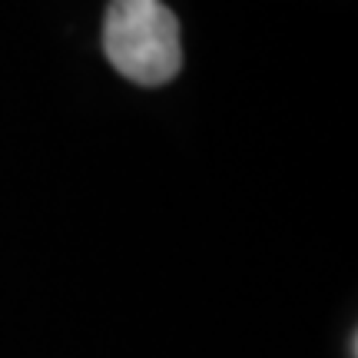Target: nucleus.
<instances>
[{"label":"nucleus","mask_w":358,"mask_h":358,"mask_svg":"<svg viewBox=\"0 0 358 358\" xmlns=\"http://www.w3.org/2000/svg\"><path fill=\"white\" fill-rule=\"evenodd\" d=\"M103 53L116 73L140 87H163L182 66L179 20L163 0H110Z\"/></svg>","instance_id":"obj_1"}]
</instances>
